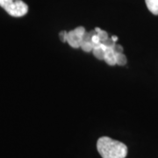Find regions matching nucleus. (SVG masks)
Listing matches in <instances>:
<instances>
[{"mask_svg":"<svg viewBox=\"0 0 158 158\" xmlns=\"http://www.w3.org/2000/svg\"><path fill=\"white\" fill-rule=\"evenodd\" d=\"M97 148L102 158H125L127 156V147L123 142L107 136L98 140Z\"/></svg>","mask_w":158,"mask_h":158,"instance_id":"f257e3e1","label":"nucleus"},{"mask_svg":"<svg viewBox=\"0 0 158 158\" xmlns=\"http://www.w3.org/2000/svg\"><path fill=\"white\" fill-rule=\"evenodd\" d=\"M0 6L12 17H23L28 11L27 5L21 0H0Z\"/></svg>","mask_w":158,"mask_h":158,"instance_id":"f03ea898","label":"nucleus"},{"mask_svg":"<svg viewBox=\"0 0 158 158\" xmlns=\"http://www.w3.org/2000/svg\"><path fill=\"white\" fill-rule=\"evenodd\" d=\"M85 33H86V31L84 27H78L68 32L67 42L69 43V45L72 47L73 48H80L81 42L83 40Z\"/></svg>","mask_w":158,"mask_h":158,"instance_id":"7ed1b4c3","label":"nucleus"},{"mask_svg":"<svg viewBox=\"0 0 158 158\" xmlns=\"http://www.w3.org/2000/svg\"><path fill=\"white\" fill-rule=\"evenodd\" d=\"M96 30H91L90 32H86L84 35V38H83V40L81 42V45H80V48L85 51V52H92V49L94 48V46L91 42V37L92 35L96 34Z\"/></svg>","mask_w":158,"mask_h":158,"instance_id":"20e7f679","label":"nucleus"},{"mask_svg":"<svg viewBox=\"0 0 158 158\" xmlns=\"http://www.w3.org/2000/svg\"><path fill=\"white\" fill-rule=\"evenodd\" d=\"M104 61L110 66L116 65V52L113 49V47H108L105 54Z\"/></svg>","mask_w":158,"mask_h":158,"instance_id":"39448f33","label":"nucleus"},{"mask_svg":"<svg viewBox=\"0 0 158 158\" xmlns=\"http://www.w3.org/2000/svg\"><path fill=\"white\" fill-rule=\"evenodd\" d=\"M107 46L105 45L104 43H101L98 46H96L93 48L92 49V54L93 56L96 57L97 59L98 60H104L105 58V54H106V51L107 49Z\"/></svg>","mask_w":158,"mask_h":158,"instance_id":"423d86ee","label":"nucleus"},{"mask_svg":"<svg viewBox=\"0 0 158 158\" xmlns=\"http://www.w3.org/2000/svg\"><path fill=\"white\" fill-rule=\"evenodd\" d=\"M148 11L155 15H158V0H145Z\"/></svg>","mask_w":158,"mask_h":158,"instance_id":"0eeeda50","label":"nucleus"},{"mask_svg":"<svg viewBox=\"0 0 158 158\" xmlns=\"http://www.w3.org/2000/svg\"><path fill=\"white\" fill-rule=\"evenodd\" d=\"M95 30H96L97 34L99 36V38H100V40H101L102 43L106 42V41L109 39V37H108V34L106 32V31L102 30V29L99 28V27H95Z\"/></svg>","mask_w":158,"mask_h":158,"instance_id":"6e6552de","label":"nucleus"},{"mask_svg":"<svg viewBox=\"0 0 158 158\" xmlns=\"http://www.w3.org/2000/svg\"><path fill=\"white\" fill-rule=\"evenodd\" d=\"M116 63L120 66H124L127 63V57L123 53H116Z\"/></svg>","mask_w":158,"mask_h":158,"instance_id":"1a4fd4ad","label":"nucleus"},{"mask_svg":"<svg viewBox=\"0 0 158 158\" xmlns=\"http://www.w3.org/2000/svg\"><path fill=\"white\" fill-rule=\"evenodd\" d=\"M91 42H92V44L94 47H96V46H98L99 44H101V40L99 38V36L97 34V33L94 35H92V37H91Z\"/></svg>","mask_w":158,"mask_h":158,"instance_id":"9d476101","label":"nucleus"},{"mask_svg":"<svg viewBox=\"0 0 158 158\" xmlns=\"http://www.w3.org/2000/svg\"><path fill=\"white\" fill-rule=\"evenodd\" d=\"M67 35H68V32H66V31H62L60 33L59 37H60V39L62 42H67Z\"/></svg>","mask_w":158,"mask_h":158,"instance_id":"9b49d317","label":"nucleus"},{"mask_svg":"<svg viewBox=\"0 0 158 158\" xmlns=\"http://www.w3.org/2000/svg\"><path fill=\"white\" fill-rule=\"evenodd\" d=\"M113 49L116 53H123V48L120 45H117L116 43L113 45Z\"/></svg>","mask_w":158,"mask_h":158,"instance_id":"f8f14e48","label":"nucleus"},{"mask_svg":"<svg viewBox=\"0 0 158 158\" xmlns=\"http://www.w3.org/2000/svg\"><path fill=\"white\" fill-rule=\"evenodd\" d=\"M112 40H113V42H115V43H116V42H117V40H118V37L114 35V36H113V37H112Z\"/></svg>","mask_w":158,"mask_h":158,"instance_id":"ddd939ff","label":"nucleus"}]
</instances>
